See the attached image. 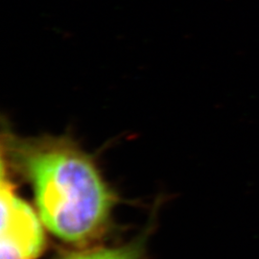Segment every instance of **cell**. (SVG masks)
Instances as JSON below:
<instances>
[{"label": "cell", "mask_w": 259, "mask_h": 259, "mask_svg": "<svg viewBox=\"0 0 259 259\" xmlns=\"http://www.w3.org/2000/svg\"><path fill=\"white\" fill-rule=\"evenodd\" d=\"M1 160L31 185L40 220L61 240L85 245L107 231L117 195L93 155L69 136L4 131Z\"/></svg>", "instance_id": "cell-1"}, {"label": "cell", "mask_w": 259, "mask_h": 259, "mask_svg": "<svg viewBox=\"0 0 259 259\" xmlns=\"http://www.w3.org/2000/svg\"><path fill=\"white\" fill-rule=\"evenodd\" d=\"M0 259H37L46 236L37 212L18 193L12 173L1 161Z\"/></svg>", "instance_id": "cell-2"}, {"label": "cell", "mask_w": 259, "mask_h": 259, "mask_svg": "<svg viewBox=\"0 0 259 259\" xmlns=\"http://www.w3.org/2000/svg\"><path fill=\"white\" fill-rule=\"evenodd\" d=\"M145 238L134 241L117 248H97L69 251L57 259H142Z\"/></svg>", "instance_id": "cell-3"}]
</instances>
